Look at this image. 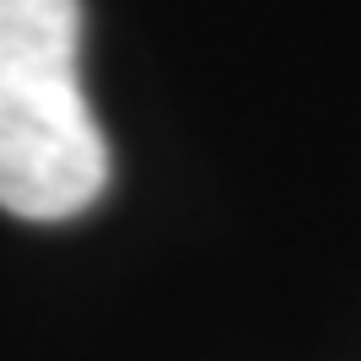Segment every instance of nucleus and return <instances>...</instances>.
<instances>
[{
    "instance_id": "obj_1",
    "label": "nucleus",
    "mask_w": 361,
    "mask_h": 361,
    "mask_svg": "<svg viewBox=\"0 0 361 361\" xmlns=\"http://www.w3.org/2000/svg\"><path fill=\"white\" fill-rule=\"evenodd\" d=\"M81 22V0H0V211L22 221H71L108 189Z\"/></svg>"
}]
</instances>
